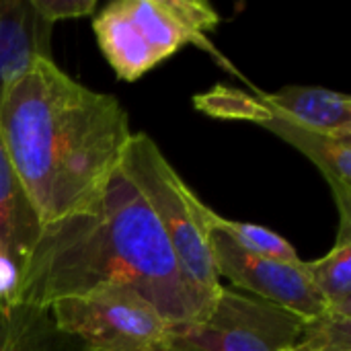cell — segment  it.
Wrapping results in <instances>:
<instances>
[{
	"label": "cell",
	"mask_w": 351,
	"mask_h": 351,
	"mask_svg": "<svg viewBox=\"0 0 351 351\" xmlns=\"http://www.w3.org/2000/svg\"><path fill=\"white\" fill-rule=\"evenodd\" d=\"M296 343L313 351H351V315L325 308L302 323Z\"/></svg>",
	"instance_id": "obj_14"
},
{
	"label": "cell",
	"mask_w": 351,
	"mask_h": 351,
	"mask_svg": "<svg viewBox=\"0 0 351 351\" xmlns=\"http://www.w3.org/2000/svg\"><path fill=\"white\" fill-rule=\"evenodd\" d=\"M16 280H19V269L0 245V306H4L10 300L16 288Z\"/></svg>",
	"instance_id": "obj_16"
},
{
	"label": "cell",
	"mask_w": 351,
	"mask_h": 351,
	"mask_svg": "<svg viewBox=\"0 0 351 351\" xmlns=\"http://www.w3.org/2000/svg\"><path fill=\"white\" fill-rule=\"evenodd\" d=\"M210 251L218 280L226 278L232 286L255 298L282 306L304 321L319 317L327 308L306 280L300 265L302 259L288 263L251 255L218 230H210Z\"/></svg>",
	"instance_id": "obj_8"
},
{
	"label": "cell",
	"mask_w": 351,
	"mask_h": 351,
	"mask_svg": "<svg viewBox=\"0 0 351 351\" xmlns=\"http://www.w3.org/2000/svg\"><path fill=\"white\" fill-rule=\"evenodd\" d=\"M37 12L49 23L90 16L97 10V0H31Z\"/></svg>",
	"instance_id": "obj_15"
},
{
	"label": "cell",
	"mask_w": 351,
	"mask_h": 351,
	"mask_svg": "<svg viewBox=\"0 0 351 351\" xmlns=\"http://www.w3.org/2000/svg\"><path fill=\"white\" fill-rule=\"evenodd\" d=\"M51 31L31 0H0V101L37 60H53Z\"/></svg>",
	"instance_id": "obj_9"
},
{
	"label": "cell",
	"mask_w": 351,
	"mask_h": 351,
	"mask_svg": "<svg viewBox=\"0 0 351 351\" xmlns=\"http://www.w3.org/2000/svg\"><path fill=\"white\" fill-rule=\"evenodd\" d=\"M107 284L136 290L169 323L202 321L214 306L183 276L154 214L119 171L86 210L41 226L4 306L49 308Z\"/></svg>",
	"instance_id": "obj_1"
},
{
	"label": "cell",
	"mask_w": 351,
	"mask_h": 351,
	"mask_svg": "<svg viewBox=\"0 0 351 351\" xmlns=\"http://www.w3.org/2000/svg\"><path fill=\"white\" fill-rule=\"evenodd\" d=\"M218 23V10L204 0H115L95 16L93 29L105 60L125 82L142 78L185 45L208 51L241 76L210 41Z\"/></svg>",
	"instance_id": "obj_3"
},
{
	"label": "cell",
	"mask_w": 351,
	"mask_h": 351,
	"mask_svg": "<svg viewBox=\"0 0 351 351\" xmlns=\"http://www.w3.org/2000/svg\"><path fill=\"white\" fill-rule=\"evenodd\" d=\"M193 105L214 119L241 121L247 113H267L321 134L351 136V99L321 86L288 84L269 95L216 84L195 95Z\"/></svg>",
	"instance_id": "obj_7"
},
{
	"label": "cell",
	"mask_w": 351,
	"mask_h": 351,
	"mask_svg": "<svg viewBox=\"0 0 351 351\" xmlns=\"http://www.w3.org/2000/svg\"><path fill=\"white\" fill-rule=\"evenodd\" d=\"M119 173L154 214L183 276L202 296L216 302L222 284L214 271L210 251V208L191 191L146 134H132Z\"/></svg>",
	"instance_id": "obj_4"
},
{
	"label": "cell",
	"mask_w": 351,
	"mask_h": 351,
	"mask_svg": "<svg viewBox=\"0 0 351 351\" xmlns=\"http://www.w3.org/2000/svg\"><path fill=\"white\" fill-rule=\"evenodd\" d=\"M49 313L82 351H165L171 327L152 302L117 284L56 300Z\"/></svg>",
	"instance_id": "obj_5"
},
{
	"label": "cell",
	"mask_w": 351,
	"mask_h": 351,
	"mask_svg": "<svg viewBox=\"0 0 351 351\" xmlns=\"http://www.w3.org/2000/svg\"><path fill=\"white\" fill-rule=\"evenodd\" d=\"M41 226L39 214L33 208L0 138V245L16 269H21L33 251Z\"/></svg>",
	"instance_id": "obj_10"
},
{
	"label": "cell",
	"mask_w": 351,
	"mask_h": 351,
	"mask_svg": "<svg viewBox=\"0 0 351 351\" xmlns=\"http://www.w3.org/2000/svg\"><path fill=\"white\" fill-rule=\"evenodd\" d=\"M300 265L329 311L351 315V241H335L325 257Z\"/></svg>",
	"instance_id": "obj_12"
},
{
	"label": "cell",
	"mask_w": 351,
	"mask_h": 351,
	"mask_svg": "<svg viewBox=\"0 0 351 351\" xmlns=\"http://www.w3.org/2000/svg\"><path fill=\"white\" fill-rule=\"evenodd\" d=\"M302 323L282 306L222 286L206 319L171 323L165 351H284L296 346Z\"/></svg>",
	"instance_id": "obj_6"
},
{
	"label": "cell",
	"mask_w": 351,
	"mask_h": 351,
	"mask_svg": "<svg viewBox=\"0 0 351 351\" xmlns=\"http://www.w3.org/2000/svg\"><path fill=\"white\" fill-rule=\"evenodd\" d=\"M0 351H82L80 343L62 333L49 308L0 306Z\"/></svg>",
	"instance_id": "obj_11"
},
{
	"label": "cell",
	"mask_w": 351,
	"mask_h": 351,
	"mask_svg": "<svg viewBox=\"0 0 351 351\" xmlns=\"http://www.w3.org/2000/svg\"><path fill=\"white\" fill-rule=\"evenodd\" d=\"M0 138L41 224H49L99 199L132 130L113 95L86 88L53 60H37L0 101Z\"/></svg>",
	"instance_id": "obj_2"
},
{
	"label": "cell",
	"mask_w": 351,
	"mask_h": 351,
	"mask_svg": "<svg viewBox=\"0 0 351 351\" xmlns=\"http://www.w3.org/2000/svg\"><path fill=\"white\" fill-rule=\"evenodd\" d=\"M208 226H210V230L222 232L239 249H243L251 255L271 257V259H280V261H288V263L300 261L292 243H288L284 237L276 234L269 228L239 222V220H226V218L218 216L214 210H210V214H208Z\"/></svg>",
	"instance_id": "obj_13"
},
{
	"label": "cell",
	"mask_w": 351,
	"mask_h": 351,
	"mask_svg": "<svg viewBox=\"0 0 351 351\" xmlns=\"http://www.w3.org/2000/svg\"><path fill=\"white\" fill-rule=\"evenodd\" d=\"M284 351H313V350H306V348H302V346H292V348H288V350H284Z\"/></svg>",
	"instance_id": "obj_17"
}]
</instances>
